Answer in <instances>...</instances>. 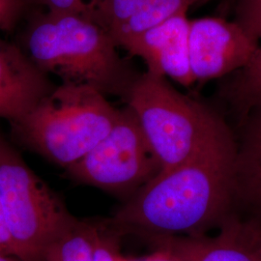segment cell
Here are the masks:
<instances>
[{
	"label": "cell",
	"mask_w": 261,
	"mask_h": 261,
	"mask_svg": "<svg viewBox=\"0 0 261 261\" xmlns=\"http://www.w3.org/2000/svg\"><path fill=\"white\" fill-rule=\"evenodd\" d=\"M235 140L234 214L261 227V103L238 120Z\"/></svg>",
	"instance_id": "obj_10"
},
{
	"label": "cell",
	"mask_w": 261,
	"mask_h": 261,
	"mask_svg": "<svg viewBox=\"0 0 261 261\" xmlns=\"http://www.w3.org/2000/svg\"><path fill=\"white\" fill-rule=\"evenodd\" d=\"M97 223L75 218L46 253L45 261H94Z\"/></svg>",
	"instance_id": "obj_14"
},
{
	"label": "cell",
	"mask_w": 261,
	"mask_h": 261,
	"mask_svg": "<svg viewBox=\"0 0 261 261\" xmlns=\"http://www.w3.org/2000/svg\"><path fill=\"white\" fill-rule=\"evenodd\" d=\"M237 21L255 41L261 38V0H236Z\"/></svg>",
	"instance_id": "obj_17"
},
{
	"label": "cell",
	"mask_w": 261,
	"mask_h": 261,
	"mask_svg": "<svg viewBox=\"0 0 261 261\" xmlns=\"http://www.w3.org/2000/svg\"><path fill=\"white\" fill-rule=\"evenodd\" d=\"M0 197L14 256L45 261L75 217L0 134Z\"/></svg>",
	"instance_id": "obj_5"
},
{
	"label": "cell",
	"mask_w": 261,
	"mask_h": 261,
	"mask_svg": "<svg viewBox=\"0 0 261 261\" xmlns=\"http://www.w3.org/2000/svg\"><path fill=\"white\" fill-rule=\"evenodd\" d=\"M258 43L235 20L215 17L191 19L189 51L195 83L240 71L251 61Z\"/></svg>",
	"instance_id": "obj_7"
},
{
	"label": "cell",
	"mask_w": 261,
	"mask_h": 261,
	"mask_svg": "<svg viewBox=\"0 0 261 261\" xmlns=\"http://www.w3.org/2000/svg\"><path fill=\"white\" fill-rule=\"evenodd\" d=\"M156 251L140 259H133L118 255L117 261H188L176 237L161 240L154 244Z\"/></svg>",
	"instance_id": "obj_18"
},
{
	"label": "cell",
	"mask_w": 261,
	"mask_h": 261,
	"mask_svg": "<svg viewBox=\"0 0 261 261\" xmlns=\"http://www.w3.org/2000/svg\"><path fill=\"white\" fill-rule=\"evenodd\" d=\"M118 113L93 87L62 83L12 126L29 148L67 169L110 133Z\"/></svg>",
	"instance_id": "obj_3"
},
{
	"label": "cell",
	"mask_w": 261,
	"mask_h": 261,
	"mask_svg": "<svg viewBox=\"0 0 261 261\" xmlns=\"http://www.w3.org/2000/svg\"><path fill=\"white\" fill-rule=\"evenodd\" d=\"M253 228V241H254V246L256 249V252L258 253L261 259V227L255 226L251 224Z\"/></svg>",
	"instance_id": "obj_21"
},
{
	"label": "cell",
	"mask_w": 261,
	"mask_h": 261,
	"mask_svg": "<svg viewBox=\"0 0 261 261\" xmlns=\"http://www.w3.org/2000/svg\"><path fill=\"white\" fill-rule=\"evenodd\" d=\"M23 50L45 73L62 83L85 84L124 99L140 75L117 51L107 29L81 16L38 13L23 34Z\"/></svg>",
	"instance_id": "obj_2"
},
{
	"label": "cell",
	"mask_w": 261,
	"mask_h": 261,
	"mask_svg": "<svg viewBox=\"0 0 261 261\" xmlns=\"http://www.w3.org/2000/svg\"><path fill=\"white\" fill-rule=\"evenodd\" d=\"M123 100L136 114L162 171L185 163L231 130L214 110L148 71L138 75Z\"/></svg>",
	"instance_id": "obj_4"
},
{
	"label": "cell",
	"mask_w": 261,
	"mask_h": 261,
	"mask_svg": "<svg viewBox=\"0 0 261 261\" xmlns=\"http://www.w3.org/2000/svg\"><path fill=\"white\" fill-rule=\"evenodd\" d=\"M66 171L76 183L127 200L156 177L162 168L136 114L126 106L119 110L110 133Z\"/></svg>",
	"instance_id": "obj_6"
},
{
	"label": "cell",
	"mask_w": 261,
	"mask_h": 261,
	"mask_svg": "<svg viewBox=\"0 0 261 261\" xmlns=\"http://www.w3.org/2000/svg\"><path fill=\"white\" fill-rule=\"evenodd\" d=\"M147 0H108L97 22L109 33L132 19Z\"/></svg>",
	"instance_id": "obj_16"
},
{
	"label": "cell",
	"mask_w": 261,
	"mask_h": 261,
	"mask_svg": "<svg viewBox=\"0 0 261 261\" xmlns=\"http://www.w3.org/2000/svg\"><path fill=\"white\" fill-rule=\"evenodd\" d=\"M188 261H261L252 225L232 215L215 236L176 237Z\"/></svg>",
	"instance_id": "obj_11"
},
{
	"label": "cell",
	"mask_w": 261,
	"mask_h": 261,
	"mask_svg": "<svg viewBox=\"0 0 261 261\" xmlns=\"http://www.w3.org/2000/svg\"><path fill=\"white\" fill-rule=\"evenodd\" d=\"M0 253L10 257L14 256L13 246L10 238L9 231L7 228V224L5 222V216L3 212L1 197H0Z\"/></svg>",
	"instance_id": "obj_20"
},
{
	"label": "cell",
	"mask_w": 261,
	"mask_h": 261,
	"mask_svg": "<svg viewBox=\"0 0 261 261\" xmlns=\"http://www.w3.org/2000/svg\"><path fill=\"white\" fill-rule=\"evenodd\" d=\"M55 87L21 47L0 39V118L19 121Z\"/></svg>",
	"instance_id": "obj_9"
},
{
	"label": "cell",
	"mask_w": 261,
	"mask_h": 261,
	"mask_svg": "<svg viewBox=\"0 0 261 261\" xmlns=\"http://www.w3.org/2000/svg\"><path fill=\"white\" fill-rule=\"evenodd\" d=\"M28 5H37L47 12L71 14L97 22L108 0H27ZM98 23V22H97Z\"/></svg>",
	"instance_id": "obj_15"
},
{
	"label": "cell",
	"mask_w": 261,
	"mask_h": 261,
	"mask_svg": "<svg viewBox=\"0 0 261 261\" xmlns=\"http://www.w3.org/2000/svg\"><path fill=\"white\" fill-rule=\"evenodd\" d=\"M187 13L180 14L124 42L121 47L140 58L147 71L185 87L196 84L191 70Z\"/></svg>",
	"instance_id": "obj_8"
},
{
	"label": "cell",
	"mask_w": 261,
	"mask_h": 261,
	"mask_svg": "<svg viewBox=\"0 0 261 261\" xmlns=\"http://www.w3.org/2000/svg\"><path fill=\"white\" fill-rule=\"evenodd\" d=\"M0 261H13L11 259V257L10 256H7V255H4V254H2V253H0Z\"/></svg>",
	"instance_id": "obj_22"
},
{
	"label": "cell",
	"mask_w": 261,
	"mask_h": 261,
	"mask_svg": "<svg viewBox=\"0 0 261 261\" xmlns=\"http://www.w3.org/2000/svg\"><path fill=\"white\" fill-rule=\"evenodd\" d=\"M221 96L239 120L252 107L261 103V38L251 61L222 86Z\"/></svg>",
	"instance_id": "obj_12"
},
{
	"label": "cell",
	"mask_w": 261,
	"mask_h": 261,
	"mask_svg": "<svg viewBox=\"0 0 261 261\" xmlns=\"http://www.w3.org/2000/svg\"><path fill=\"white\" fill-rule=\"evenodd\" d=\"M207 1L209 0H147L139 13L110 34L117 47H121L130 38L180 14L188 13L193 6Z\"/></svg>",
	"instance_id": "obj_13"
},
{
	"label": "cell",
	"mask_w": 261,
	"mask_h": 261,
	"mask_svg": "<svg viewBox=\"0 0 261 261\" xmlns=\"http://www.w3.org/2000/svg\"><path fill=\"white\" fill-rule=\"evenodd\" d=\"M235 153L230 130L185 163L160 172L105 223L120 237L135 234L154 244L219 230L234 215Z\"/></svg>",
	"instance_id": "obj_1"
},
{
	"label": "cell",
	"mask_w": 261,
	"mask_h": 261,
	"mask_svg": "<svg viewBox=\"0 0 261 261\" xmlns=\"http://www.w3.org/2000/svg\"><path fill=\"white\" fill-rule=\"evenodd\" d=\"M28 6L27 0H0V30L13 28Z\"/></svg>",
	"instance_id": "obj_19"
}]
</instances>
